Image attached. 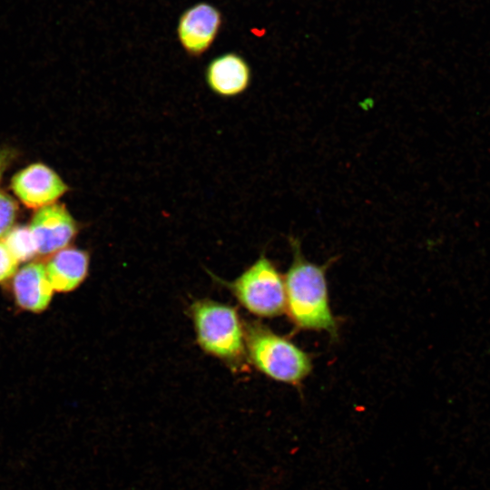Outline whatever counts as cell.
Returning a JSON list of instances; mask_svg holds the SVG:
<instances>
[{"instance_id":"6da1fadb","label":"cell","mask_w":490,"mask_h":490,"mask_svg":"<svg viewBox=\"0 0 490 490\" xmlns=\"http://www.w3.org/2000/svg\"><path fill=\"white\" fill-rule=\"evenodd\" d=\"M293 261L284 278L285 310L290 321L306 330L337 333L326 280V267L305 260L299 245L291 240Z\"/></svg>"},{"instance_id":"7a4b0ae2","label":"cell","mask_w":490,"mask_h":490,"mask_svg":"<svg viewBox=\"0 0 490 490\" xmlns=\"http://www.w3.org/2000/svg\"><path fill=\"white\" fill-rule=\"evenodd\" d=\"M245 345L254 367L273 380L299 387L311 370L309 354L260 324L246 328Z\"/></svg>"},{"instance_id":"3957f363","label":"cell","mask_w":490,"mask_h":490,"mask_svg":"<svg viewBox=\"0 0 490 490\" xmlns=\"http://www.w3.org/2000/svg\"><path fill=\"white\" fill-rule=\"evenodd\" d=\"M191 315L197 341L205 352L231 363L242 358L245 329L235 308L199 300L191 307Z\"/></svg>"},{"instance_id":"277c9868","label":"cell","mask_w":490,"mask_h":490,"mask_svg":"<svg viewBox=\"0 0 490 490\" xmlns=\"http://www.w3.org/2000/svg\"><path fill=\"white\" fill-rule=\"evenodd\" d=\"M231 289L240 303L258 317H277L285 310L284 278L264 256L236 279Z\"/></svg>"},{"instance_id":"5b68a950","label":"cell","mask_w":490,"mask_h":490,"mask_svg":"<svg viewBox=\"0 0 490 490\" xmlns=\"http://www.w3.org/2000/svg\"><path fill=\"white\" fill-rule=\"evenodd\" d=\"M11 187L25 206L34 209L54 203L68 191L60 176L42 163L31 164L17 172Z\"/></svg>"},{"instance_id":"8992f818","label":"cell","mask_w":490,"mask_h":490,"mask_svg":"<svg viewBox=\"0 0 490 490\" xmlns=\"http://www.w3.org/2000/svg\"><path fill=\"white\" fill-rule=\"evenodd\" d=\"M29 228L37 251L43 255L63 250L78 230L77 223L67 209L57 203L40 208L34 215Z\"/></svg>"},{"instance_id":"52a82bcc","label":"cell","mask_w":490,"mask_h":490,"mask_svg":"<svg viewBox=\"0 0 490 490\" xmlns=\"http://www.w3.org/2000/svg\"><path fill=\"white\" fill-rule=\"evenodd\" d=\"M220 22V12L206 3L187 9L178 24V36L184 50L192 56L206 52L216 37Z\"/></svg>"},{"instance_id":"ba28073f","label":"cell","mask_w":490,"mask_h":490,"mask_svg":"<svg viewBox=\"0 0 490 490\" xmlns=\"http://www.w3.org/2000/svg\"><path fill=\"white\" fill-rule=\"evenodd\" d=\"M206 82L210 89L220 97L237 96L249 87L250 69L240 55L224 54L207 66Z\"/></svg>"},{"instance_id":"9c48e42d","label":"cell","mask_w":490,"mask_h":490,"mask_svg":"<svg viewBox=\"0 0 490 490\" xmlns=\"http://www.w3.org/2000/svg\"><path fill=\"white\" fill-rule=\"evenodd\" d=\"M13 290L17 304L33 312L45 309L54 291L47 278L45 265L40 262H30L16 271Z\"/></svg>"},{"instance_id":"30bf717a","label":"cell","mask_w":490,"mask_h":490,"mask_svg":"<svg viewBox=\"0 0 490 490\" xmlns=\"http://www.w3.org/2000/svg\"><path fill=\"white\" fill-rule=\"evenodd\" d=\"M88 267L89 256L86 251L68 248L55 252L45 265V270L54 290L68 292L83 281Z\"/></svg>"},{"instance_id":"8fae6325","label":"cell","mask_w":490,"mask_h":490,"mask_svg":"<svg viewBox=\"0 0 490 490\" xmlns=\"http://www.w3.org/2000/svg\"><path fill=\"white\" fill-rule=\"evenodd\" d=\"M3 242L19 261L28 260L38 253L29 227L21 226L12 229L4 237Z\"/></svg>"},{"instance_id":"7c38bea8","label":"cell","mask_w":490,"mask_h":490,"mask_svg":"<svg viewBox=\"0 0 490 490\" xmlns=\"http://www.w3.org/2000/svg\"><path fill=\"white\" fill-rule=\"evenodd\" d=\"M17 209L15 201L8 194L0 191V239L12 230Z\"/></svg>"},{"instance_id":"4fadbf2b","label":"cell","mask_w":490,"mask_h":490,"mask_svg":"<svg viewBox=\"0 0 490 490\" xmlns=\"http://www.w3.org/2000/svg\"><path fill=\"white\" fill-rule=\"evenodd\" d=\"M19 260L13 255L6 245L0 241V282L13 277L18 268Z\"/></svg>"},{"instance_id":"5bb4252c","label":"cell","mask_w":490,"mask_h":490,"mask_svg":"<svg viewBox=\"0 0 490 490\" xmlns=\"http://www.w3.org/2000/svg\"><path fill=\"white\" fill-rule=\"evenodd\" d=\"M2 172H3V162L0 158V179H1Z\"/></svg>"}]
</instances>
